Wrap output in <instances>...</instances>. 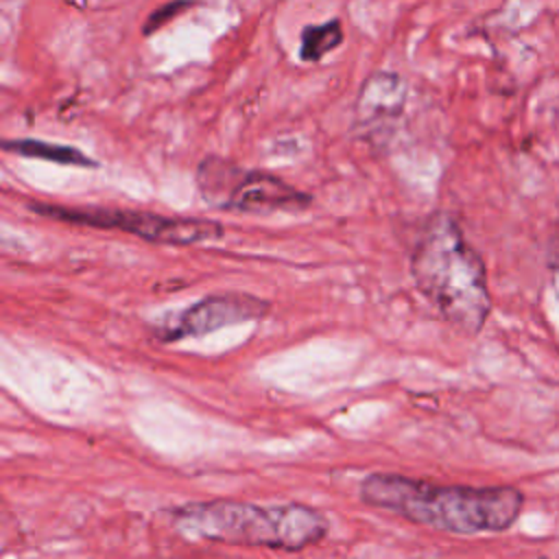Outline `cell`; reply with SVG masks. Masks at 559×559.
I'll use <instances>...</instances> for the list:
<instances>
[{
	"label": "cell",
	"instance_id": "6da1fadb",
	"mask_svg": "<svg viewBox=\"0 0 559 559\" xmlns=\"http://www.w3.org/2000/svg\"><path fill=\"white\" fill-rule=\"evenodd\" d=\"M365 504L437 531L474 535L500 533L515 524L524 493L509 485H437L402 474H369L360 483Z\"/></svg>",
	"mask_w": 559,
	"mask_h": 559
},
{
	"label": "cell",
	"instance_id": "7a4b0ae2",
	"mask_svg": "<svg viewBox=\"0 0 559 559\" xmlns=\"http://www.w3.org/2000/svg\"><path fill=\"white\" fill-rule=\"evenodd\" d=\"M411 275L430 306L456 330L478 334L491 312L485 262L450 214H432L411 255Z\"/></svg>",
	"mask_w": 559,
	"mask_h": 559
},
{
	"label": "cell",
	"instance_id": "3957f363",
	"mask_svg": "<svg viewBox=\"0 0 559 559\" xmlns=\"http://www.w3.org/2000/svg\"><path fill=\"white\" fill-rule=\"evenodd\" d=\"M170 520L181 535L192 539L288 552L319 544L330 531L328 518L304 502L262 507L229 498L199 500L173 509Z\"/></svg>",
	"mask_w": 559,
	"mask_h": 559
},
{
	"label": "cell",
	"instance_id": "277c9868",
	"mask_svg": "<svg viewBox=\"0 0 559 559\" xmlns=\"http://www.w3.org/2000/svg\"><path fill=\"white\" fill-rule=\"evenodd\" d=\"M201 199L223 212L238 214H271V212H301L312 205V197L282 177L242 168L225 157L207 155L194 173Z\"/></svg>",
	"mask_w": 559,
	"mask_h": 559
},
{
	"label": "cell",
	"instance_id": "5b68a950",
	"mask_svg": "<svg viewBox=\"0 0 559 559\" xmlns=\"http://www.w3.org/2000/svg\"><path fill=\"white\" fill-rule=\"evenodd\" d=\"M28 207L46 218L85 225L96 229H116L142 238L155 245L188 247L210 240H221L225 229L218 221L197 218V216H168L146 210L127 207H98V205H59L33 201Z\"/></svg>",
	"mask_w": 559,
	"mask_h": 559
},
{
	"label": "cell",
	"instance_id": "8992f818",
	"mask_svg": "<svg viewBox=\"0 0 559 559\" xmlns=\"http://www.w3.org/2000/svg\"><path fill=\"white\" fill-rule=\"evenodd\" d=\"M271 304L251 293H216L207 295L183 310L170 312L153 323V338L157 343H179L183 338H199L227 325L258 321L269 314Z\"/></svg>",
	"mask_w": 559,
	"mask_h": 559
},
{
	"label": "cell",
	"instance_id": "52a82bcc",
	"mask_svg": "<svg viewBox=\"0 0 559 559\" xmlns=\"http://www.w3.org/2000/svg\"><path fill=\"white\" fill-rule=\"evenodd\" d=\"M406 81L397 72H371L358 90L354 103V124L376 127L400 118L406 105Z\"/></svg>",
	"mask_w": 559,
	"mask_h": 559
},
{
	"label": "cell",
	"instance_id": "ba28073f",
	"mask_svg": "<svg viewBox=\"0 0 559 559\" xmlns=\"http://www.w3.org/2000/svg\"><path fill=\"white\" fill-rule=\"evenodd\" d=\"M2 148L11 151V153H17L22 157L46 159V162H55V164H61V166H76V168H96L98 166L96 159H92L87 153H83L81 148L70 146V144L20 138V140H4Z\"/></svg>",
	"mask_w": 559,
	"mask_h": 559
},
{
	"label": "cell",
	"instance_id": "9c48e42d",
	"mask_svg": "<svg viewBox=\"0 0 559 559\" xmlns=\"http://www.w3.org/2000/svg\"><path fill=\"white\" fill-rule=\"evenodd\" d=\"M345 41L341 20L332 17L321 24H308L299 35V59L306 63H317L334 52Z\"/></svg>",
	"mask_w": 559,
	"mask_h": 559
},
{
	"label": "cell",
	"instance_id": "30bf717a",
	"mask_svg": "<svg viewBox=\"0 0 559 559\" xmlns=\"http://www.w3.org/2000/svg\"><path fill=\"white\" fill-rule=\"evenodd\" d=\"M194 4H199V0H168L164 4H159L157 9H153L142 26V35L151 37L157 28L166 26L168 22H173L177 15L186 13L188 9H192Z\"/></svg>",
	"mask_w": 559,
	"mask_h": 559
},
{
	"label": "cell",
	"instance_id": "8fae6325",
	"mask_svg": "<svg viewBox=\"0 0 559 559\" xmlns=\"http://www.w3.org/2000/svg\"><path fill=\"white\" fill-rule=\"evenodd\" d=\"M552 271H559V258L552 260Z\"/></svg>",
	"mask_w": 559,
	"mask_h": 559
}]
</instances>
